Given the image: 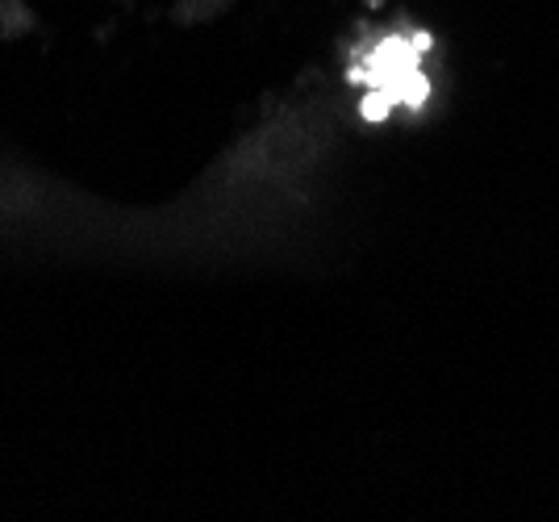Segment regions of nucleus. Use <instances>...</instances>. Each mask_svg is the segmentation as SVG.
<instances>
[{
    "mask_svg": "<svg viewBox=\"0 0 559 522\" xmlns=\"http://www.w3.org/2000/svg\"><path fill=\"white\" fill-rule=\"evenodd\" d=\"M414 59H418V50H409V43H384L359 68V80L376 88V96H368V105H364L368 118H389L393 105H418L426 96V84H421Z\"/></svg>",
    "mask_w": 559,
    "mask_h": 522,
    "instance_id": "1",
    "label": "nucleus"
}]
</instances>
